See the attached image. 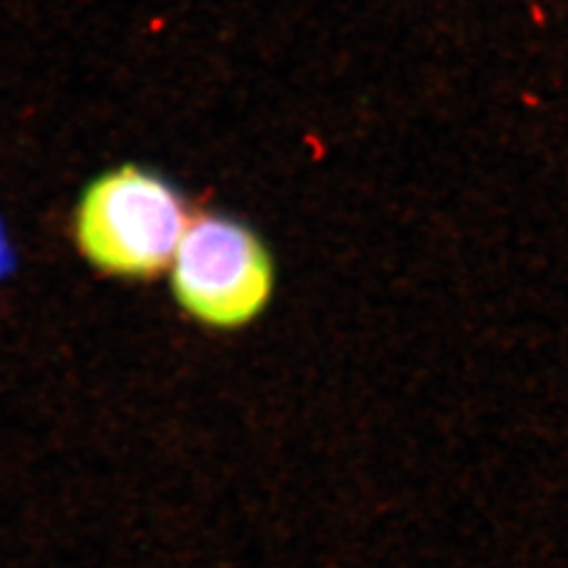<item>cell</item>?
I'll return each instance as SVG.
<instances>
[{
  "label": "cell",
  "mask_w": 568,
  "mask_h": 568,
  "mask_svg": "<svg viewBox=\"0 0 568 568\" xmlns=\"http://www.w3.org/2000/svg\"><path fill=\"white\" fill-rule=\"evenodd\" d=\"M171 267L180 305L215 328L251 323L274 291V264L262 239L224 215H203L187 224Z\"/></svg>",
  "instance_id": "cell-2"
},
{
  "label": "cell",
  "mask_w": 568,
  "mask_h": 568,
  "mask_svg": "<svg viewBox=\"0 0 568 568\" xmlns=\"http://www.w3.org/2000/svg\"><path fill=\"white\" fill-rule=\"evenodd\" d=\"M187 224L185 201L171 183L126 164L84 190L74 232L95 267L124 278H154L173 262Z\"/></svg>",
  "instance_id": "cell-1"
},
{
  "label": "cell",
  "mask_w": 568,
  "mask_h": 568,
  "mask_svg": "<svg viewBox=\"0 0 568 568\" xmlns=\"http://www.w3.org/2000/svg\"><path fill=\"white\" fill-rule=\"evenodd\" d=\"M18 265V255H16V248L9 241V234H7V227L0 220V281L7 278Z\"/></svg>",
  "instance_id": "cell-3"
}]
</instances>
